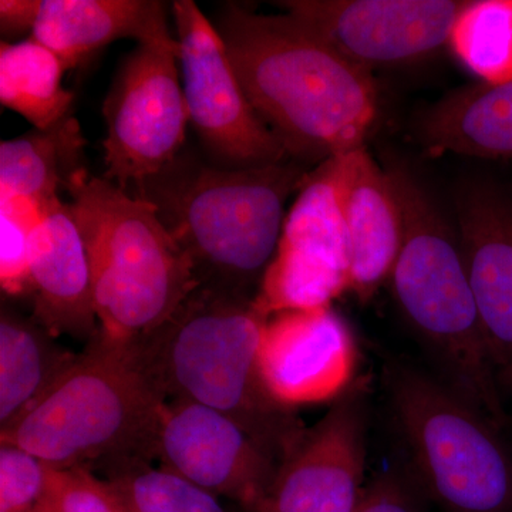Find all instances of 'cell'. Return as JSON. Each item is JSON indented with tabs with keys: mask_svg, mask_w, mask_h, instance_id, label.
<instances>
[{
	"mask_svg": "<svg viewBox=\"0 0 512 512\" xmlns=\"http://www.w3.org/2000/svg\"><path fill=\"white\" fill-rule=\"evenodd\" d=\"M275 451L234 417L202 404L168 400L161 414L156 447L161 466L251 510L274 480Z\"/></svg>",
	"mask_w": 512,
	"mask_h": 512,
	"instance_id": "cell-13",
	"label": "cell"
},
{
	"mask_svg": "<svg viewBox=\"0 0 512 512\" xmlns=\"http://www.w3.org/2000/svg\"><path fill=\"white\" fill-rule=\"evenodd\" d=\"M47 464L10 444L0 446V512H35L46 485Z\"/></svg>",
	"mask_w": 512,
	"mask_h": 512,
	"instance_id": "cell-27",
	"label": "cell"
},
{
	"mask_svg": "<svg viewBox=\"0 0 512 512\" xmlns=\"http://www.w3.org/2000/svg\"><path fill=\"white\" fill-rule=\"evenodd\" d=\"M35 512H128L109 480L89 467L47 466L46 485Z\"/></svg>",
	"mask_w": 512,
	"mask_h": 512,
	"instance_id": "cell-26",
	"label": "cell"
},
{
	"mask_svg": "<svg viewBox=\"0 0 512 512\" xmlns=\"http://www.w3.org/2000/svg\"><path fill=\"white\" fill-rule=\"evenodd\" d=\"M507 375L510 376L511 380H512V370H511V372H508Z\"/></svg>",
	"mask_w": 512,
	"mask_h": 512,
	"instance_id": "cell-30",
	"label": "cell"
},
{
	"mask_svg": "<svg viewBox=\"0 0 512 512\" xmlns=\"http://www.w3.org/2000/svg\"><path fill=\"white\" fill-rule=\"evenodd\" d=\"M86 140L72 114L47 130L0 143V195L26 198L43 208L59 200L77 174L86 170Z\"/></svg>",
	"mask_w": 512,
	"mask_h": 512,
	"instance_id": "cell-20",
	"label": "cell"
},
{
	"mask_svg": "<svg viewBox=\"0 0 512 512\" xmlns=\"http://www.w3.org/2000/svg\"><path fill=\"white\" fill-rule=\"evenodd\" d=\"M268 319L247 296L200 285L136 346L168 400L228 414L285 453L301 430L266 396L259 377Z\"/></svg>",
	"mask_w": 512,
	"mask_h": 512,
	"instance_id": "cell-6",
	"label": "cell"
},
{
	"mask_svg": "<svg viewBox=\"0 0 512 512\" xmlns=\"http://www.w3.org/2000/svg\"><path fill=\"white\" fill-rule=\"evenodd\" d=\"M448 46L481 82H512V0H467Z\"/></svg>",
	"mask_w": 512,
	"mask_h": 512,
	"instance_id": "cell-23",
	"label": "cell"
},
{
	"mask_svg": "<svg viewBox=\"0 0 512 512\" xmlns=\"http://www.w3.org/2000/svg\"><path fill=\"white\" fill-rule=\"evenodd\" d=\"M47 208L26 198L0 195V285L6 295H29L33 232Z\"/></svg>",
	"mask_w": 512,
	"mask_h": 512,
	"instance_id": "cell-25",
	"label": "cell"
},
{
	"mask_svg": "<svg viewBox=\"0 0 512 512\" xmlns=\"http://www.w3.org/2000/svg\"><path fill=\"white\" fill-rule=\"evenodd\" d=\"M356 512H419L406 485L394 474H384L363 491Z\"/></svg>",
	"mask_w": 512,
	"mask_h": 512,
	"instance_id": "cell-28",
	"label": "cell"
},
{
	"mask_svg": "<svg viewBox=\"0 0 512 512\" xmlns=\"http://www.w3.org/2000/svg\"><path fill=\"white\" fill-rule=\"evenodd\" d=\"M167 402L137 346L99 333L37 402L0 430V444L56 468L147 463L156 457Z\"/></svg>",
	"mask_w": 512,
	"mask_h": 512,
	"instance_id": "cell-3",
	"label": "cell"
},
{
	"mask_svg": "<svg viewBox=\"0 0 512 512\" xmlns=\"http://www.w3.org/2000/svg\"><path fill=\"white\" fill-rule=\"evenodd\" d=\"M355 383L309 430L299 431L254 512H356L366 464L367 396Z\"/></svg>",
	"mask_w": 512,
	"mask_h": 512,
	"instance_id": "cell-11",
	"label": "cell"
},
{
	"mask_svg": "<svg viewBox=\"0 0 512 512\" xmlns=\"http://www.w3.org/2000/svg\"><path fill=\"white\" fill-rule=\"evenodd\" d=\"M339 158L349 292L367 301L389 282L399 258L404 235L402 205L389 171L365 147Z\"/></svg>",
	"mask_w": 512,
	"mask_h": 512,
	"instance_id": "cell-16",
	"label": "cell"
},
{
	"mask_svg": "<svg viewBox=\"0 0 512 512\" xmlns=\"http://www.w3.org/2000/svg\"><path fill=\"white\" fill-rule=\"evenodd\" d=\"M180 45L138 43L103 104V178L130 192L180 156L190 124L180 82Z\"/></svg>",
	"mask_w": 512,
	"mask_h": 512,
	"instance_id": "cell-8",
	"label": "cell"
},
{
	"mask_svg": "<svg viewBox=\"0 0 512 512\" xmlns=\"http://www.w3.org/2000/svg\"><path fill=\"white\" fill-rule=\"evenodd\" d=\"M104 339L136 345L200 286L190 256L150 202L84 170L67 185Z\"/></svg>",
	"mask_w": 512,
	"mask_h": 512,
	"instance_id": "cell-5",
	"label": "cell"
},
{
	"mask_svg": "<svg viewBox=\"0 0 512 512\" xmlns=\"http://www.w3.org/2000/svg\"><path fill=\"white\" fill-rule=\"evenodd\" d=\"M417 130L430 156L512 160V82L454 90L421 116Z\"/></svg>",
	"mask_w": 512,
	"mask_h": 512,
	"instance_id": "cell-19",
	"label": "cell"
},
{
	"mask_svg": "<svg viewBox=\"0 0 512 512\" xmlns=\"http://www.w3.org/2000/svg\"><path fill=\"white\" fill-rule=\"evenodd\" d=\"M404 235L389 278L400 312L440 365L441 379L498 427L507 416L458 232L404 165H387Z\"/></svg>",
	"mask_w": 512,
	"mask_h": 512,
	"instance_id": "cell-4",
	"label": "cell"
},
{
	"mask_svg": "<svg viewBox=\"0 0 512 512\" xmlns=\"http://www.w3.org/2000/svg\"><path fill=\"white\" fill-rule=\"evenodd\" d=\"M171 9L190 124L202 146L221 167L285 163L288 151L256 114L214 23L192 0Z\"/></svg>",
	"mask_w": 512,
	"mask_h": 512,
	"instance_id": "cell-10",
	"label": "cell"
},
{
	"mask_svg": "<svg viewBox=\"0 0 512 512\" xmlns=\"http://www.w3.org/2000/svg\"><path fill=\"white\" fill-rule=\"evenodd\" d=\"M43 0H2L0 2V33L2 42L33 35Z\"/></svg>",
	"mask_w": 512,
	"mask_h": 512,
	"instance_id": "cell-29",
	"label": "cell"
},
{
	"mask_svg": "<svg viewBox=\"0 0 512 512\" xmlns=\"http://www.w3.org/2000/svg\"><path fill=\"white\" fill-rule=\"evenodd\" d=\"M394 419L421 484L448 512H510L512 451L500 427L441 377L384 370Z\"/></svg>",
	"mask_w": 512,
	"mask_h": 512,
	"instance_id": "cell-7",
	"label": "cell"
},
{
	"mask_svg": "<svg viewBox=\"0 0 512 512\" xmlns=\"http://www.w3.org/2000/svg\"><path fill=\"white\" fill-rule=\"evenodd\" d=\"M30 37L59 56L67 70L117 40L177 42L158 0H43Z\"/></svg>",
	"mask_w": 512,
	"mask_h": 512,
	"instance_id": "cell-18",
	"label": "cell"
},
{
	"mask_svg": "<svg viewBox=\"0 0 512 512\" xmlns=\"http://www.w3.org/2000/svg\"><path fill=\"white\" fill-rule=\"evenodd\" d=\"M345 292H349L348 237L336 156L306 174L252 302L271 318L282 312L329 308Z\"/></svg>",
	"mask_w": 512,
	"mask_h": 512,
	"instance_id": "cell-9",
	"label": "cell"
},
{
	"mask_svg": "<svg viewBox=\"0 0 512 512\" xmlns=\"http://www.w3.org/2000/svg\"><path fill=\"white\" fill-rule=\"evenodd\" d=\"M29 295L35 319L53 336L99 335L86 242L62 198L47 208L33 232Z\"/></svg>",
	"mask_w": 512,
	"mask_h": 512,
	"instance_id": "cell-17",
	"label": "cell"
},
{
	"mask_svg": "<svg viewBox=\"0 0 512 512\" xmlns=\"http://www.w3.org/2000/svg\"><path fill=\"white\" fill-rule=\"evenodd\" d=\"M357 357L352 329L330 306L282 312L266 322L259 377L266 396L289 412L342 396L355 383Z\"/></svg>",
	"mask_w": 512,
	"mask_h": 512,
	"instance_id": "cell-14",
	"label": "cell"
},
{
	"mask_svg": "<svg viewBox=\"0 0 512 512\" xmlns=\"http://www.w3.org/2000/svg\"><path fill=\"white\" fill-rule=\"evenodd\" d=\"M308 171L278 163L227 168L183 153L128 194L150 202L190 256L201 285L247 296L278 249L286 202Z\"/></svg>",
	"mask_w": 512,
	"mask_h": 512,
	"instance_id": "cell-2",
	"label": "cell"
},
{
	"mask_svg": "<svg viewBox=\"0 0 512 512\" xmlns=\"http://www.w3.org/2000/svg\"><path fill=\"white\" fill-rule=\"evenodd\" d=\"M109 483L128 512H227L217 495L168 468L143 461L113 468Z\"/></svg>",
	"mask_w": 512,
	"mask_h": 512,
	"instance_id": "cell-24",
	"label": "cell"
},
{
	"mask_svg": "<svg viewBox=\"0 0 512 512\" xmlns=\"http://www.w3.org/2000/svg\"><path fill=\"white\" fill-rule=\"evenodd\" d=\"M35 318L10 309L0 316V427L9 426L63 375L77 353L67 352Z\"/></svg>",
	"mask_w": 512,
	"mask_h": 512,
	"instance_id": "cell-21",
	"label": "cell"
},
{
	"mask_svg": "<svg viewBox=\"0 0 512 512\" xmlns=\"http://www.w3.org/2000/svg\"><path fill=\"white\" fill-rule=\"evenodd\" d=\"M457 232L495 367L512 370V201L473 185L457 201Z\"/></svg>",
	"mask_w": 512,
	"mask_h": 512,
	"instance_id": "cell-15",
	"label": "cell"
},
{
	"mask_svg": "<svg viewBox=\"0 0 512 512\" xmlns=\"http://www.w3.org/2000/svg\"><path fill=\"white\" fill-rule=\"evenodd\" d=\"M467 0H288L286 15L349 60L375 67L419 62L448 45Z\"/></svg>",
	"mask_w": 512,
	"mask_h": 512,
	"instance_id": "cell-12",
	"label": "cell"
},
{
	"mask_svg": "<svg viewBox=\"0 0 512 512\" xmlns=\"http://www.w3.org/2000/svg\"><path fill=\"white\" fill-rule=\"evenodd\" d=\"M59 56L35 39L0 46V101L36 130H47L70 116L74 94L64 89Z\"/></svg>",
	"mask_w": 512,
	"mask_h": 512,
	"instance_id": "cell-22",
	"label": "cell"
},
{
	"mask_svg": "<svg viewBox=\"0 0 512 512\" xmlns=\"http://www.w3.org/2000/svg\"><path fill=\"white\" fill-rule=\"evenodd\" d=\"M214 25L248 100L289 157L322 163L365 147L379 116L372 72L286 13L231 3Z\"/></svg>",
	"mask_w": 512,
	"mask_h": 512,
	"instance_id": "cell-1",
	"label": "cell"
}]
</instances>
